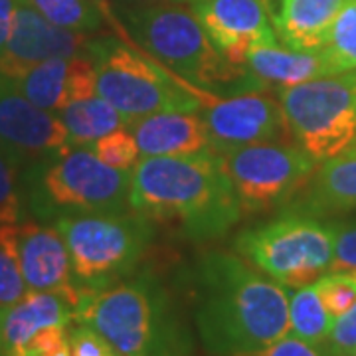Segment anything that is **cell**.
Listing matches in <instances>:
<instances>
[{"instance_id":"obj_1","label":"cell","mask_w":356,"mask_h":356,"mask_svg":"<svg viewBox=\"0 0 356 356\" xmlns=\"http://www.w3.org/2000/svg\"><path fill=\"white\" fill-rule=\"evenodd\" d=\"M192 289L196 331L210 355H248L289 334V289L240 254H204Z\"/></svg>"},{"instance_id":"obj_2","label":"cell","mask_w":356,"mask_h":356,"mask_svg":"<svg viewBox=\"0 0 356 356\" xmlns=\"http://www.w3.org/2000/svg\"><path fill=\"white\" fill-rule=\"evenodd\" d=\"M131 210L151 222L177 224L192 242L226 236L242 218L222 154L143 156L131 170Z\"/></svg>"},{"instance_id":"obj_3","label":"cell","mask_w":356,"mask_h":356,"mask_svg":"<svg viewBox=\"0 0 356 356\" xmlns=\"http://www.w3.org/2000/svg\"><path fill=\"white\" fill-rule=\"evenodd\" d=\"M74 321L102 332L123 356L192 355L191 331L153 273H139L102 291H81Z\"/></svg>"},{"instance_id":"obj_4","label":"cell","mask_w":356,"mask_h":356,"mask_svg":"<svg viewBox=\"0 0 356 356\" xmlns=\"http://www.w3.org/2000/svg\"><path fill=\"white\" fill-rule=\"evenodd\" d=\"M125 20L143 50L194 88L248 89L242 81L255 86L245 65L232 64L214 48L191 8L177 2H154L127 10Z\"/></svg>"},{"instance_id":"obj_5","label":"cell","mask_w":356,"mask_h":356,"mask_svg":"<svg viewBox=\"0 0 356 356\" xmlns=\"http://www.w3.org/2000/svg\"><path fill=\"white\" fill-rule=\"evenodd\" d=\"M89 56L95 65L97 95L127 123L161 111H198L214 99L210 91L194 88L147 51H137L121 40H93Z\"/></svg>"},{"instance_id":"obj_6","label":"cell","mask_w":356,"mask_h":356,"mask_svg":"<svg viewBox=\"0 0 356 356\" xmlns=\"http://www.w3.org/2000/svg\"><path fill=\"white\" fill-rule=\"evenodd\" d=\"M26 191L30 210L42 220L131 212V170L105 165L89 147H70L28 168Z\"/></svg>"},{"instance_id":"obj_7","label":"cell","mask_w":356,"mask_h":356,"mask_svg":"<svg viewBox=\"0 0 356 356\" xmlns=\"http://www.w3.org/2000/svg\"><path fill=\"white\" fill-rule=\"evenodd\" d=\"M81 291H102L135 273L154 240L153 222L135 210L123 214L56 218Z\"/></svg>"},{"instance_id":"obj_8","label":"cell","mask_w":356,"mask_h":356,"mask_svg":"<svg viewBox=\"0 0 356 356\" xmlns=\"http://www.w3.org/2000/svg\"><path fill=\"white\" fill-rule=\"evenodd\" d=\"M234 250L287 289L311 285L331 271L334 228L299 210L238 234Z\"/></svg>"},{"instance_id":"obj_9","label":"cell","mask_w":356,"mask_h":356,"mask_svg":"<svg viewBox=\"0 0 356 356\" xmlns=\"http://www.w3.org/2000/svg\"><path fill=\"white\" fill-rule=\"evenodd\" d=\"M287 133L317 163L331 161L356 139L353 72L311 79L277 91Z\"/></svg>"},{"instance_id":"obj_10","label":"cell","mask_w":356,"mask_h":356,"mask_svg":"<svg viewBox=\"0 0 356 356\" xmlns=\"http://www.w3.org/2000/svg\"><path fill=\"white\" fill-rule=\"evenodd\" d=\"M243 214L267 212L309 184L317 161L301 147L257 143L220 153Z\"/></svg>"},{"instance_id":"obj_11","label":"cell","mask_w":356,"mask_h":356,"mask_svg":"<svg viewBox=\"0 0 356 356\" xmlns=\"http://www.w3.org/2000/svg\"><path fill=\"white\" fill-rule=\"evenodd\" d=\"M70 147L64 123L26 99L13 79L0 74V153L18 168H32Z\"/></svg>"},{"instance_id":"obj_12","label":"cell","mask_w":356,"mask_h":356,"mask_svg":"<svg viewBox=\"0 0 356 356\" xmlns=\"http://www.w3.org/2000/svg\"><path fill=\"white\" fill-rule=\"evenodd\" d=\"M206 36L226 60L243 65L248 54L277 44L269 0H186Z\"/></svg>"},{"instance_id":"obj_13","label":"cell","mask_w":356,"mask_h":356,"mask_svg":"<svg viewBox=\"0 0 356 356\" xmlns=\"http://www.w3.org/2000/svg\"><path fill=\"white\" fill-rule=\"evenodd\" d=\"M204 121L210 135V149L216 153L273 143L289 135L280 102L252 91L232 99L214 97L204 105Z\"/></svg>"},{"instance_id":"obj_14","label":"cell","mask_w":356,"mask_h":356,"mask_svg":"<svg viewBox=\"0 0 356 356\" xmlns=\"http://www.w3.org/2000/svg\"><path fill=\"white\" fill-rule=\"evenodd\" d=\"M91 42L93 40L86 32L51 24L30 4L20 0L14 14L10 38L0 56V74L13 79L32 65L51 58H74L83 54L89 56Z\"/></svg>"},{"instance_id":"obj_15","label":"cell","mask_w":356,"mask_h":356,"mask_svg":"<svg viewBox=\"0 0 356 356\" xmlns=\"http://www.w3.org/2000/svg\"><path fill=\"white\" fill-rule=\"evenodd\" d=\"M16 252L28 291L64 293L77 307L81 289L74 281L70 252L60 229L38 222L16 224Z\"/></svg>"},{"instance_id":"obj_16","label":"cell","mask_w":356,"mask_h":356,"mask_svg":"<svg viewBox=\"0 0 356 356\" xmlns=\"http://www.w3.org/2000/svg\"><path fill=\"white\" fill-rule=\"evenodd\" d=\"M14 86L26 99L58 115L67 103L97 95L95 65L91 56L51 58L32 65L20 76L13 77Z\"/></svg>"},{"instance_id":"obj_17","label":"cell","mask_w":356,"mask_h":356,"mask_svg":"<svg viewBox=\"0 0 356 356\" xmlns=\"http://www.w3.org/2000/svg\"><path fill=\"white\" fill-rule=\"evenodd\" d=\"M76 303L54 291H28L13 307L0 313V356H22L26 346L48 327H70Z\"/></svg>"},{"instance_id":"obj_18","label":"cell","mask_w":356,"mask_h":356,"mask_svg":"<svg viewBox=\"0 0 356 356\" xmlns=\"http://www.w3.org/2000/svg\"><path fill=\"white\" fill-rule=\"evenodd\" d=\"M143 156H186L210 149L204 117L196 111H161L129 121Z\"/></svg>"},{"instance_id":"obj_19","label":"cell","mask_w":356,"mask_h":356,"mask_svg":"<svg viewBox=\"0 0 356 356\" xmlns=\"http://www.w3.org/2000/svg\"><path fill=\"white\" fill-rule=\"evenodd\" d=\"M346 2L348 0H275V6L269 4V14L277 40L291 50L318 51Z\"/></svg>"},{"instance_id":"obj_20","label":"cell","mask_w":356,"mask_h":356,"mask_svg":"<svg viewBox=\"0 0 356 356\" xmlns=\"http://www.w3.org/2000/svg\"><path fill=\"white\" fill-rule=\"evenodd\" d=\"M243 65L257 88L266 83L291 88L317 77L332 76L331 67L321 50H291L287 46H280V42L254 48L248 54Z\"/></svg>"},{"instance_id":"obj_21","label":"cell","mask_w":356,"mask_h":356,"mask_svg":"<svg viewBox=\"0 0 356 356\" xmlns=\"http://www.w3.org/2000/svg\"><path fill=\"white\" fill-rule=\"evenodd\" d=\"M301 192L303 196L293 204L291 210H299L311 216L355 210L356 156H334L331 161H325Z\"/></svg>"},{"instance_id":"obj_22","label":"cell","mask_w":356,"mask_h":356,"mask_svg":"<svg viewBox=\"0 0 356 356\" xmlns=\"http://www.w3.org/2000/svg\"><path fill=\"white\" fill-rule=\"evenodd\" d=\"M56 117L64 123L72 147H91L103 135L127 125L125 117L99 95L67 103Z\"/></svg>"},{"instance_id":"obj_23","label":"cell","mask_w":356,"mask_h":356,"mask_svg":"<svg viewBox=\"0 0 356 356\" xmlns=\"http://www.w3.org/2000/svg\"><path fill=\"white\" fill-rule=\"evenodd\" d=\"M332 321L313 283L289 289V334L307 343L323 344L329 337Z\"/></svg>"},{"instance_id":"obj_24","label":"cell","mask_w":356,"mask_h":356,"mask_svg":"<svg viewBox=\"0 0 356 356\" xmlns=\"http://www.w3.org/2000/svg\"><path fill=\"white\" fill-rule=\"evenodd\" d=\"M332 76L356 70V0H348L334 18L321 48Z\"/></svg>"},{"instance_id":"obj_25","label":"cell","mask_w":356,"mask_h":356,"mask_svg":"<svg viewBox=\"0 0 356 356\" xmlns=\"http://www.w3.org/2000/svg\"><path fill=\"white\" fill-rule=\"evenodd\" d=\"M51 24L76 32H95L103 24L102 4L95 0H24Z\"/></svg>"},{"instance_id":"obj_26","label":"cell","mask_w":356,"mask_h":356,"mask_svg":"<svg viewBox=\"0 0 356 356\" xmlns=\"http://www.w3.org/2000/svg\"><path fill=\"white\" fill-rule=\"evenodd\" d=\"M28 293L16 252V224H0V313Z\"/></svg>"},{"instance_id":"obj_27","label":"cell","mask_w":356,"mask_h":356,"mask_svg":"<svg viewBox=\"0 0 356 356\" xmlns=\"http://www.w3.org/2000/svg\"><path fill=\"white\" fill-rule=\"evenodd\" d=\"M313 285L332 318L346 313L356 303V273L353 271H327Z\"/></svg>"},{"instance_id":"obj_28","label":"cell","mask_w":356,"mask_h":356,"mask_svg":"<svg viewBox=\"0 0 356 356\" xmlns=\"http://www.w3.org/2000/svg\"><path fill=\"white\" fill-rule=\"evenodd\" d=\"M91 149L99 161L119 170H133V166L139 163V147L127 127L103 135L91 145Z\"/></svg>"},{"instance_id":"obj_29","label":"cell","mask_w":356,"mask_h":356,"mask_svg":"<svg viewBox=\"0 0 356 356\" xmlns=\"http://www.w3.org/2000/svg\"><path fill=\"white\" fill-rule=\"evenodd\" d=\"M22 186L18 166L0 153V224H20L22 220Z\"/></svg>"},{"instance_id":"obj_30","label":"cell","mask_w":356,"mask_h":356,"mask_svg":"<svg viewBox=\"0 0 356 356\" xmlns=\"http://www.w3.org/2000/svg\"><path fill=\"white\" fill-rule=\"evenodd\" d=\"M70 350L72 356H123L111 341H107L102 332L88 325L76 323L70 329Z\"/></svg>"},{"instance_id":"obj_31","label":"cell","mask_w":356,"mask_h":356,"mask_svg":"<svg viewBox=\"0 0 356 356\" xmlns=\"http://www.w3.org/2000/svg\"><path fill=\"white\" fill-rule=\"evenodd\" d=\"M325 346L331 356L356 355V303L346 313L334 317Z\"/></svg>"},{"instance_id":"obj_32","label":"cell","mask_w":356,"mask_h":356,"mask_svg":"<svg viewBox=\"0 0 356 356\" xmlns=\"http://www.w3.org/2000/svg\"><path fill=\"white\" fill-rule=\"evenodd\" d=\"M67 334H70L67 327L62 325L48 327L30 341L22 356H72Z\"/></svg>"},{"instance_id":"obj_33","label":"cell","mask_w":356,"mask_h":356,"mask_svg":"<svg viewBox=\"0 0 356 356\" xmlns=\"http://www.w3.org/2000/svg\"><path fill=\"white\" fill-rule=\"evenodd\" d=\"M334 228V254L331 271L356 273V224H332Z\"/></svg>"},{"instance_id":"obj_34","label":"cell","mask_w":356,"mask_h":356,"mask_svg":"<svg viewBox=\"0 0 356 356\" xmlns=\"http://www.w3.org/2000/svg\"><path fill=\"white\" fill-rule=\"evenodd\" d=\"M240 356H331L325 344H313L301 341L293 334H285L280 341L269 344L261 350L255 353H248V355Z\"/></svg>"},{"instance_id":"obj_35","label":"cell","mask_w":356,"mask_h":356,"mask_svg":"<svg viewBox=\"0 0 356 356\" xmlns=\"http://www.w3.org/2000/svg\"><path fill=\"white\" fill-rule=\"evenodd\" d=\"M20 0H0V56L8 44L10 32H13L14 14Z\"/></svg>"},{"instance_id":"obj_36","label":"cell","mask_w":356,"mask_h":356,"mask_svg":"<svg viewBox=\"0 0 356 356\" xmlns=\"http://www.w3.org/2000/svg\"><path fill=\"white\" fill-rule=\"evenodd\" d=\"M341 156H346V159H355L356 156V139L350 143V147H348V149H346V151H344Z\"/></svg>"},{"instance_id":"obj_37","label":"cell","mask_w":356,"mask_h":356,"mask_svg":"<svg viewBox=\"0 0 356 356\" xmlns=\"http://www.w3.org/2000/svg\"><path fill=\"white\" fill-rule=\"evenodd\" d=\"M161 2H186V0H161Z\"/></svg>"},{"instance_id":"obj_38","label":"cell","mask_w":356,"mask_h":356,"mask_svg":"<svg viewBox=\"0 0 356 356\" xmlns=\"http://www.w3.org/2000/svg\"><path fill=\"white\" fill-rule=\"evenodd\" d=\"M353 76H355V79H356V70H355V72H353Z\"/></svg>"},{"instance_id":"obj_39","label":"cell","mask_w":356,"mask_h":356,"mask_svg":"<svg viewBox=\"0 0 356 356\" xmlns=\"http://www.w3.org/2000/svg\"><path fill=\"white\" fill-rule=\"evenodd\" d=\"M355 356H356V355H355Z\"/></svg>"}]
</instances>
